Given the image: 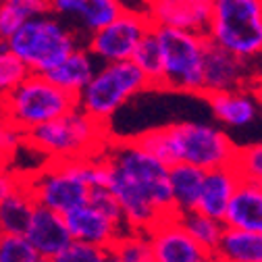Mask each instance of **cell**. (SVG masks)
Returning <instances> with one entry per match:
<instances>
[{
	"mask_svg": "<svg viewBox=\"0 0 262 262\" xmlns=\"http://www.w3.org/2000/svg\"><path fill=\"white\" fill-rule=\"evenodd\" d=\"M102 158L108 167L106 189L115 195L127 229L148 231L160 219L175 214L169 165L146 152L134 138L111 140Z\"/></svg>",
	"mask_w": 262,
	"mask_h": 262,
	"instance_id": "obj_1",
	"label": "cell"
},
{
	"mask_svg": "<svg viewBox=\"0 0 262 262\" xmlns=\"http://www.w3.org/2000/svg\"><path fill=\"white\" fill-rule=\"evenodd\" d=\"M134 140L169 167L183 162L202 171L233 165L239 148L223 127L202 121H179L148 129Z\"/></svg>",
	"mask_w": 262,
	"mask_h": 262,
	"instance_id": "obj_2",
	"label": "cell"
},
{
	"mask_svg": "<svg viewBox=\"0 0 262 262\" xmlns=\"http://www.w3.org/2000/svg\"><path fill=\"white\" fill-rule=\"evenodd\" d=\"M113 140L111 127L73 108L25 134V146L46 160H79L100 156Z\"/></svg>",
	"mask_w": 262,
	"mask_h": 262,
	"instance_id": "obj_3",
	"label": "cell"
},
{
	"mask_svg": "<svg viewBox=\"0 0 262 262\" xmlns=\"http://www.w3.org/2000/svg\"><path fill=\"white\" fill-rule=\"evenodd\" d=\"M3 42L29 73L40 75H46L69 52L83 46V38L77 31L52 13L29 19Z\"/></svg>",
	"mask_w": 262,
	"mask_h": 262,
	"instance_id": "obj_4",
	"label": "cell"
},
{
	"mask_svg": "<svg viewBox=\"0 0 262 262\" xmlns=\"http://www.w3.org/2000/svg\"><path fill=\"white\" fill-rule=\"evenodd\" d=\"M206 38L252 64L262 60V0H212Z\"/></svg>",
	"mask_w": 262,
	"mask_h": 262,
	"instance_id": "obj_5",
	"label": "cell"
},
{
	"mask_svg": "<svg viewBox=\"0 0 262 262\" xmlns=\"http://www.w3.org/2000/svg\"><path fill=\"white\" fill-rule=\"evenodd\" d=\"M73 108H77V96L60 90L46 75L29 73L0 102V119L27 134Z\"/></svg>",
	"mask_w": 262,
	"mask_h": 262,
	"instance_id": "obj_6",
	"label": "cell"
},
{
	"mask_svg": "<svg viewBox=\"0 0 262 262\" xmlns=\"http://www.w3.org/2000/svg\"><path fill=\"white\" fill-rule=\"evenodd\" d=\"M150 90L146 77L131 60L104 62L90 83L77 94V108L100 123H111V119L140 94Z\"/></svg>",
	"mask_w": 262,
	"mask_h": 262,
	"instance_id": "obj_7",
	"label": "cell"
},
{
	"mask_svg": "<svg viewBox=\"0 0 262 262\" xmlns=\"http://www.w3.org/2000/svg\"><path fill=\"white\" fill-rule=\"evenodd\" d=\"M88 160H46L38 171L21 173V177L38 206L67 214L90 200Z\"/></svg>",
	"mask_w": 262,
	"mask_h": 262,
	"instance_id": "obj_8",
	"label": "cell"
},
{
	"mask_svg": "<svg viewBox=\"0 0 262 262\" xmlns=\"http://www.w3.org/2000/svg\"><path fill=\"white\" fill-rule=\"evenodd\" d=\"M162 58V85L165 90L202 96V64L206 36L183 29L152 25Z\"/></svg>",
	"mask_w": 262,
	"mask_h": 262,
	"instance_id": "obj_9",
	"label": "cell"
},
{
	"mask_svg": "<svg viewBox=\"0 0 262 262\" xmlns=\"http://www.w3.org/2000/svg\"><path fill=\"white\" fill-rule=\"evenodd\" d=\"M150 29L152 21L146 15V11L123 9L119 17H115L111 23L90 34L83 40V46L98 60V64L129 60L140 40Z\"/></svg>",
	"mask_w": 262,
	"mask_h": 262,
	"instance_id": "obj_10",
	"label": "cell"
},
{
	"mask_svg": "<svg viewBox=\"0 0 262 262\" xmlns=\"http://www.w3.org/2000/svg\"><path fill=\"white\" fill-rule=\"evenodd\" d=\"M146 233L152 246L154 262H214L208 250L189 237L177 214L160 219Z\"/></svg>",
	"mask_w": 262,
	"mask_h": 262,
	"instance_id": "obj_11",
	"label": "cell"
},
{
	"mask_svg": "<svg viewBox=\"0 0 262 262\" xmlns=\"http://www.w3.org/2000/svg\"><path fill=\"white\" fill-rule=\"evenodd\" d=\"M208 40V38H206ZM254 79V64L206 42L202 64V96L214 92L246 90Z\"/></svg>",
	"mask_w": 262,
	"mask_h": 262,
	"instance_id": "obj_12",
	"label": "cell"
},
{
	"mask_svg": "<svg viewBox=\"0 0 262 262\" xmlns=\"http://www.w3.org/2000/svg\"><path fill=\"white\" fill-rule=\"evenodd\" d=\"M62 219L73 242L90 244L102 250H108L115 244V239L127 229L123 221L106 214L104 210H100L90 202L62 214Z\"/></svg>",
	"mask_w": 262,
	"mask_h": 262,
	"instance_id": "obj_13",
	"label": "cell"
},
{
	"mask_svg": "<svg viewBox=\"0 0 262 262\" xmlns=\"http://www.w3.org/2000/svg\"><path fill=\"white\" fill-rule=\"evenodd\" d=\"M212 0H146V15L152 25L173 27L206 36Z\"/></svg>",
	"mask_w": 262,
	"mask_h": 262,
	"instance_id": "obj_14",
	"label": "cell"
},
{
	"mask_svg": "<svg viewBox=\"0 0 262 262\" xmlns=\"http://www.w3.org/2000/svg\"><path fill=\"white\" fill-rule=\"evenodd\" d=\"M121 0H50V13L71 25L85 40L123 11Z\"/></svg>",
	"mask_w": 262,
	"mask_h": 262,
	"instance_id": "obj_15",
	"label": "cell"
},
{
	"mask_svg": "<svg viewBox=\"0 0 262 262\" xmlns=\"http://www.w3.org/2000/svg\"><path fill=\"white\" fill-rule=\"evenodd\" d=\"M25 239L31 244V248L36 250L38 256L42 258H56L64 248H67L73 239L69 235V229L64 225L62 214L38 206L31 212V219L25 229Z\"/></svg>",
	"mask_w": 262,
	"mask_h": 262,
	"instance_id": "obj_16",
	"label": "cell"
},
{
	"mask_svg": "<svg viewBox=\"0 0 262 262\" xmlns=\"http://www.w3.org/2000/svg\"><path fill=\"white\" fill-rule=\"evenodd\" d=\"M239 179L242 175L233 165L204 171V181H202L195 210L206 216H212L216 221H223L229 208V202H231L233 193L239 185Z\"/></svg>",
	"mask_w": 262,
	"mask_h": 262,
	"instance_id": "obj_17",
	"label": "cell"
},
{
	"mask_svg": "<svg viewBox=\"0 0 262 262\" xmlns=\"http://www.w3.org/2000/svg\"><path fill=\"white\" fill-rule=\"evenodd\" d=\"M204 98L210 106L214 121L223 127L242 129V127L252 125L260 115L256 96L250 94L248 90L214 92V94H206Z\"/></svg>",
	"mask_w": 262,
	"mask_h": 262,
	"instance_id": "obj_18",
	"label": "cell"
},
{
	"mask_svg": "<svg viewBox=\"0 0 262 262\" xmlns=\"http://www.w3.org/2000/svg\"><path fill=\"white\" fill-rule=\"evenodd\" d=\"M223 223L231 229L262 235V183L254 179H239Z\"/></svg>",
	"mask_w": 262,
	"mask_h": 262,
	"instance_id": "obj_19",
	"label": "cell"
},
{
	"mask_svg": "<svg viewBox=\"0 0 262 262\" xmlns=\"http://www.w3.org/2000/svg\"><path fill=\"white\" fill-rule=\"evenodd\" d=\"M96 69H98V60L85 50V46H79L64 56L56 67H52L46 73V77L52 83H56L60 90L77 96L90 83Z\"/></svg>",
	"mask_w": 262,
	"mask_h": 262,
	"instance_id": "obj_20",
	"label": "cell"
},
{
	"mask_svg": "<svg viewBox=\"0 0 262 262\" xmlns=\"http://www.w3.org/2000/svg\"><path fill=\"white\" fill-rule=\"evenodd\" d=\"M202 181H204V171L198 167L183 165V162H177V165L169 167V189H171L175 214L195 210Z\"/></svg>",
	"mask_w": 262,
	"mask_h": 262,
	"instance_id": "obj_21",
	"label": "cell"
},
{
	"mask_svg": "<svg viewBox=\"0 0 262 262\" xmlns=\"http://www.w3.org/2000/svg\"><path fill=\"white\" fill-rule=\"evenodd\" d=\"M212 258L214 262H262V235L227 227Z\"/></svg>",
	"mask_w": 262,
	"mask_h": 262,
	"instance_id": "obj_22",
	"label": "cell"
},
{
	"mask_svg": "<svg viewBox=\"0 0 262 262\" xmlns=\"http://www.w3.org/2000/svg\"><path fill=\"white\" fill-rule=\"evenodd\" d=\"M34 208H36V200L29 193L21 177V183L0 202V233L23 235Z\"/></svg>",
	"mask_w": 262,
	"mask_h": 262,
	"instance_id": "obj_23",
	"label": "cell"
},
{
	"mask_svg": "<svg viewBox=\"0 0 262 262\" xmlns=\"http://www.w3.org/2000/svg\"><path fill=\"white\" fill-rule=\"evenodd\" d=\"M42 15H50V0H5L0 3V40H7L17 27Z\"/></svg>",
	"mask_w": 262,
	"mask_h": 262,
	"instance_id": "obj_24",
	"label": "cell"
},
{
	"mask_svg": "<svg viewBox=\"0 0 262 262\" xmlns=\"http://www.w3.org/2000/svg\"><path fill=\"white\" fill-rule=\"evenodd\" d=\"M177 216H179V223L183 225V229L189 233V237L195 244H200L210 254L216 250V246H219V242L223 237V231L227 229V225L223 221L206 216V214H202L198 210L183 212V214H177Z\"/></svg>",
	"mask_w": 262,
	"mask_h": 262,
	"instance_id": "obj_25",
	"label": "cell"
},
{
	"mask_svg": "<svg viewBox=\"0 0 262 262\" xmlns=\"http://www.w3.org/2000/svg\"><path fill=\"white\" fill-rule=\"evenodd\" d=\"M136 67L142 71V75L146 77L148 85L150 88H162V58H160V48H158V42H156V36L154 31L150 29L148 34L140 40V44L136 46L134 54L129 58Z\"/></svg>",
	"mask_w": 262,
	"mask_h": 262,
	"instance_id": "obj_26",
	"label": "cell"
},
{
	"mask_svg": "<svg viewBox=\"0 0 262 262\" xmlns=\"http://www.w3.org/2000/svg\"><path fill=\"white\" fill-rule=\"evenodd\" d=\"M108 252L119 262H154L152 246L146 231H125L115 239V244L108 248Z\"/></svg>",
	"mask_w": 262,
	"mask_h": 262,
	"instance_id": "obj_27",
	"label": "cell"
},
{
	"mask_svg": "<svg viewBox=\"0 0 262 262\" xmlns=\"http://www.w3.org/2000/svg\"><path fill=\"white\" fill-rule=\"evenodd\" d=\"M29 75V69L0 40V102Z\"/></svg>",
	"mask_w": 262,
	"mask_h": 262,
	"instance_id": "obj_28",
	"label": "cell"
},
{
	"mask_svg": "<svg viewBox=\"0 0 262 262\" xmlns=\"http://www.w3.org/2000/svg\"><path fill=\"white\" fill-rule=\"evenodd\" d=\"M25 146V134L0 119V169H13V162Z\"/></svg>",
	"mask_w": 262,
	"mask_h": 262,
	"instance_id": "obj_29",
	"label": "cell"
},
{
	"mask_svg": "<svg viewBox=\"0 0 262 262\" xmlns=\"http://www.w3.org/2000/svg\"><path fill=\"white\" fill-rule=\"evenodd\" d=\"M36 250L25 239V235L0 233V262H34Z\"/></svg>",
	"mask_w": 262,
	"mask_h": 262,
	"instance_id": "obj_30",
	"label": "cell"
},
{
	"mask_svg": "<svg viewBox=\"0 0 262 262\" xmlns=\"http://www.w3.org/2000/svg\"><path fill=\"white\" fill-rule=\"evenodd\" d=\"M233 167L239 171L242 177L262 183V142L237 148Z\"/></svg>",
	"mask_w": 262,
	"mask_h": 262,
	"instance_id": "obj_31",
	"label": "cell"
},
{
	"mask_svg": "<svg viewBox=\"0 0 262 262\" xmlns=\"http://www.w3.org/2000/svg\"><path fill=\"white\" fill-rule=\"evenodd\" d=\"M106 256H108V250L96 248L90 244L71 242L56 258H52V262H106Z\"/></svg>",
	"mask_w": 262,
	"mask_h": 262,
	"instance_id": "obj_32",
	"label": "cell"
},
{
	"mask_svg": "<svg viewBox=\"0 0 262 262\" xmlns=\"http://www.w3.org/2000/svg\"><path fill=\"white\" fill-rule=\"evenodd\" d=\"M21 183V173L15 169H0V202Z\"/></svg>",
	"mask_w": 262,
	"mask_h": 262,
	"instance_id": "obj_33",
	"label": "cell"
},
{
	"mask_svg": "<svg viewBox=\"0 0 262 262\" xmlns=\"http://www.w3.org/2000/svg\"><path fill=\"white\" fill-rule=\"evenodd\" d=\"M106 262H119V260H117V258H115V256L108 252V256H106Z\"/></svg>",
	"mask_w": 262,
	"mask_h": 262,
	"instance_id": "obj_34",
	"label": "cell"
},
{
	"mask_svg": "<svg viewBox=\"0 0 262 262\" xmlns=\"http://www.w3.org/2000/svg\"><path fill=\"white\" fill-rule=\"evenodd\" d=\"M34 262H52V260H50V258H42V256H38Z\"/></svg>",
	"mask_w": 262,
	"mask_h": 262,
	"instance_id": "obj_35",
	"label": "cell"
},
{
	"mask_svg": "<svg viewBox=\"0 0 262 262\" xmlns=\"http://www.w3.org/2000/svg\"><path fill=\"white\" fill-rule=\"evenodd\" d=\"M0 3H5V0H0Z\"/></svg>",
	"mask_w": 262,
	"mask_h": 262,
	"instance_id": "obj_36",
	"label": "cell"
}]
</instances>
